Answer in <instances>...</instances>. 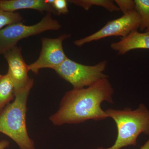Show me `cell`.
Wrapping results in <instances>:
<instances>
[{
	"instance_id": "obj_13",
	"label": "cell",
	"mask_w": 149,
	"mask_h": 149,
	"mask_svg": "<svg viewBox=\"0 0 149 149\" xmlns=\"http://www.w3.org/2000/svg\"><path fill=\"white\" fill-rule=\"evenodd\" d=\"M135 10L141 19L139 28L149 30V0H135Z\"/></svg>"
},
{
	"instance_id": "obj_15",
	"label": "cell",
	"mask_w": 149,
	"mask_h": 149,
	"mask_svg": "<svg viewBox=\"0 0 149 149\" xmlns=\"http://www.w3.org/2000/svg\"><path fill=\"white\" fill-rule=\"evenodd\" d=\"M56 12L57 15H66L69 13L68 8V1L66 0H47Z\"/></svg>"
},
{
	"instance_id": "obj_1",
	"label": "cell",
	"mask_w": 149,
	"mask_h": 149,
	"mask_svg": "<svg viewBox=\"0 0 149 149\" xmlns=\"http://www.w3.org/2000/svg\"><path fill=\"white\" fill-rule=\"evenodd\" d=\"M113 93L108 78H102L86 88H73L65 94L58 110L50 116L49 120L56 126L104 120L109 117L101 104L104 101L113 103Z\"/></svg>"
},
{
	"instance_id": "obj_5",
	"label": "cell",
	"mask_w": 149,
	"mask_h": 149,
	"mask_svg": "<svg viewBox=\"0 0 149 149\" xmlns=\"http://www.w3.org/2000/svg\"><path fill=\"white\" fill-rule=\"evenodd\" d=\"M107 61L105 60L93 65L78 63L68 57L55 72L60 77L70 83L74 89L89 87L102 78L108 76L104 73Z\"/></svg>"
},
{
	"instance_id": "obj_12",
	"label": "cell",
	"mask_w": 149,
	"mask_h": 149,
	"mask_svg": "<svg viewBox=\"0 0 149 149\" xmlns=\"http://www.w3.org/2000/svg\"><path fill=\"white\" fill-rule=\"evenodd\" d=\"M67 1L81 7L86 11L94 6H101L111 12L120 11L117 6L115 4L114 1L111 0H70Z\"/></svg>"
},
{
	"instance_id": "obj_4",
	"label": "cell",
	"mask_w": 149,
	"mask_h": 149,
	"mask_svg": "<svg viewBox=\"0 0 149 149\" xmlns=\"http://www.w3.org/2000/svg\"><path fill=\"white\" fill-rule=\"evenodd\" d=\"M52 14L47 13L38 23L31 25L23 22L10 24L0 30V55L17 46L20 40L49 30H58L61 25L54 19Z\"/></svg>"
},
{
	"instance_id": "obj_6",
	"label": "cell",
	"mask_w": 149,
	"mask_h": 149,
	"mask_svg": "<svg viewBox=\"0 0 149 149\" xmlns=\"http://www.w3.org/2000/svg\"><path fill=\"white\" fill-rule=\"evenodd\" d=\"M141 19L136 10L124 14L119 18L109 21L102 28L92 35L74 41L77 47H81L87 43L111 36L125 37L130 32L137 30L140 27Z\"/></svg>"
},
{
	"instance_id": "obj_7",
	"label": "cell",
	"mask_w": 149,
	"mask_h": 149,
	"mask_svg": "<svg viewBox=\"0 0 149 149\" xmlns=\"http://www.w3.org/2000/svg\"><path fill=\"white\" fill-rule=\"evenodd\" d=\"M70 37V34H63L55 38L43 37L41 39L42 49L39 58L28 65L29 71L35 74L40 70L50 68L55 70L67 58L63 48V41Z\"/></svg>"
},
{
	"instance_id": "obj_11",
	"label": "cell",
	"mask_w": 149,
	"mask_h": 149,
	"mask_svg": "<svg viewBox=\"0 0 149 149\" xmlns=\"http://www.w3.org/2000/svg\"><path fill=\"white\" fill-rule=\"evenodd\" d=\"M14 86L8 74H0V111L15 99Z\"/></svg>"
},
{
	"instance_id": "obj_9",
	"label": "cell",
	"mask_w": 149,
	"mask_h": 149,
	"mask_svg": "<svg viewBox=\"0 0 149 149\" xmlns=\"http://www.w3.org/2000/svg\"><path fill=\"white\" fill-rule=\"evenodd\" d=\"M111 47L122 55L136 49H149V30L143 33L134 30L118 42L112 43Z\"/></svg>"
},
{
	"instance_id": "obj_10",
	"label": "cell",
	"mask_w": 149,
	"mask_h": 149,
	"mask_svg": "<svg viewBox=\"0 0 149 149\" xmlns=\"http://www.w3.org/2000/svg\"><path fill=\"white\" fill-rule=\"evenodd\" d=\"M0 8L10 12H15L19 10L32 9L57 15L53 7L47 0H0Z\"/></svg>"
},
{
	"instance_id": "obj_16",
	"label": "cell",
	"mask_w": 149,
	"mask_h": 149,
	"mask_svg": "<svg viewBox=\"0 0 149 149\" xmlns=\"http://www.w3.org/2000/svg\"><path fill=\"white\" fill-rule=\"evenodd\" d=\"M117 4L120 11L123 14L131 11L135 10V1L132 0H116L114 1Z\"/></svg>"
},
{
	"instance_id": "obj_18",
	"label": "cell",
	"mask_w": 149,
	"mask_h": 149,
	"mask_svg": "<svg viewBox=\"0 0 149 149\" xmlns=\"http://www.w3.org/2000/svg\"><path fill=\"white\" fill-rule=\"evenodd\" d=\"M140 149H149V139L143 146L141 147Z\"/></svg>"
},
{
	"instance_id": "obj_3",
	"label": "cell",
	"mask_w": 149,
	"mask_h": 149,
	"mask_svg": "<svg viewBox=\"0 0 149 149\" xmlns=\"http://www.w3.org/2000/svg\"><path fill=\"white\" fill-rule=\"evenodd\" d=\"M105 112L115 122L117 139L111 147L97 149H120L128 146H136L140 134L149 136V110L145 105L141 104L134 110L126 108L122 110L109 109Z\"/></svg>"
},
{
	"instance_id": "obj_14",
	"label": "cell",
	"mask_w": 149,
	"mask_h": 149,
	"mask_svg": "<svg viewBox=\"0 0 149 149\" xmlns=\"http://www.w3.org/2000/svg\"><path fill=\"white\" fill-rule=\"evenodd\" d=\"M23 17L19 13L10 12L0 8V30L10 24L22 22Z\"/></svg>"
},
{
	"instance_id": "obj_17",
	"label": "cell",
	"mask_w": 149,
	"mask_h": 149,
	"mask_svg": "<svg viewBox=\"0 0 149 149\" xmlns=\"http://www.w3.org/2000/svg\"><path fill=\"white\" fill-rule=\"evenodd\" d=\"M10 143L6 140H0V149H6L9 146Z\"/></svg>"
},
{
	"instance_id": "obj_8",
	"label": "cell",
	"mask_w": 149,
	"mask_h": 149,
	"mask_svg": "<svg viewBox=\"0 0 149 149\" xmlns=\"http://www.w3.org/2000/svg\"><path fill=\"white\" fill-rule=\"evenodd\" d=\"M8 64V74L14 86L15 93L24 88L31 78L28 76V65L22 54L20 47L16 46L3 55Z\"/></svg>"
},
{
	"instance_id": "obj_2",
	"label": "cell",
	"mask_w": 149,
	"mask_h": 149,
	"mask_svg": "<svg viewBox=\"0 0 149 149\" xmlns=\"http://www.w3.org/2000/svg\"><path fill=\"white\" fill-rule=\"evenodd\" d=\"M33 85L31 78L24 88L15 93L13 102L0 111V132L13 140L20 149H36L26 124L27 100Z\"/></svg>"
}]
</instances>
